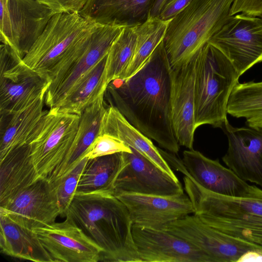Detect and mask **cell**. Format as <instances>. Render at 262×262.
Instances as JSON below:
<instances>
[{
  "label": "cell",
  "mask_w": 262,
  "mask_h": 262,
  "mask_svg": "<svg viewBox=\"0 0 262 262\" xmlns=\"http://www.w3.org/2000/svg\"><path fill=\"white\" fill-rule=\"evenodd\" d=\"M132 236L141 262H210L196 247L165 230L133 224Z\"/></svg>",
  "instance_id": "16"
},
{
  "label": "cell",
  "mask_w": 262,
  "mask_h": 262,
  "mask_svg": "<svg viewBox=\"0 0 262 262\" xmlns=\"http://www.w3.org/2000/svg\"><path fill=\"white\" fill-rule=\"evenodd\" d=\"M160 151L169 166L209 191L235 198L246 197L250 191L251 185L223 166L219 159H210L193 149L184 150L182 160L168 151Z\"/></svg>",
  "instance_id": "12"
},
{
  "label": "cell",
  "mask_w": 262,
  "mask_h": 262,
  "mask_svg": "<svg viewBox=\"0 0 262 262\" xmlns=\"http://www.w3.org/2000/svg\"><path fill=\"white\" fill-rule=\"evenodd\" d=\"M184 189L192 204L193 214L206 224L262 247V215L243 210L225 196L204 189L191 179L185 181Z\"/></svg>",
  "instance_id": "6"
},
{
  "label": "cell",
  "mask_w": 262,
  "mask_h": 262,
  "mask_svg": "<svg viewBox=\"0 0 262 262\" xmlns=\"http://www.w3.org/2000/svg\"><path fill=\"white\" fill-rule=\"evenodd\" d=\"M170 20H162L159 17H149L135 26L137 43L134 55L123 79L137 73L145 64L158 45L164 38Z\"/></svg>",
  "instance_id": "30"
},
{
  "label": "cell",
  "mask_w": 262,
  "mask_h": 262,
  "mask_svg": "<svg viewBox=\"0 0 262 262\" xmlns=\"http://www.w3.org/2000/svg\"><path fill=\"white\" fill-rule=\"evenodd\" d=\"M171 70L163 40L135 75L110 82L105 95L132 125L177 154L180 145L171 119Z\"/></svg>",
  "instance_id": "1"
},
{
  "label": "cell",
  "mask_w": 262,
  "mask_h": 262,
  "mask_svg": "<svg viewBox=\"0 0 262 262\" xmlns=\"http://www.w3.org/2000/svg\"><path fill=\"white\" fill-rule=\"evenodd\" d=\"M115 196L126 207L133 224L139 226L161 229L194 212L184 192L170 196L129 193Z\"/></svg>",
  "instance_id": "17"
},
{
  "label": "cell",
  "mask_w": 262,
  "mask_h": 262,
  "mask_svg": "<svg viewBox=\"0 0 262 262\" xmlns=\"http://www.w3.org/2000/svg\"><path fill=\"white\" fill-rule=\"evenodd\" d=\"M105 92L102 93L81 113L76 136L67 156L48 180L53 182L70 172L82 159L93 142L100 129L106 110Z\"/></svg>",
  "instance_id": "25"
},
{
  "label": "cell",
  "mask_w": 262,
  "mask_h": 262,
  "mask_svg": "<svg viewBox=\"0 0 262 262\" xmlns=\"http://www.w3.org/2000/svg\"><path fill=\"white\" fill-rule=\"evenodd\" d=\"M124 27L98 25L84 53L59 80L49 87L45 102L50 108L58 107L80 78L107 55Z\"/></svg>",
  "instance_id": "20"
},
{
  "label": "cell",
  "mask_w": 262,
  "mask_h": 262,
  "mask_svg": "<svg viewBox=\"0 0 262 262\" xmlns=\"http://www.w3.org/2000/svg\"><path fill=\"white\" fill-rule=\"evenodd\" d=\"M80 116L57 107L46 111L27 144L39 178L48 180L60 166L72 146Z\"/></svg>",
  "instance_id": "7"
},
{
  "label": "cell",
  "mask_w": 262,
  "mask_h": 262,
  "mask_svg": "<svg viewBox=\"0 0 262 262\" xmlns=\"http://www.w3.org/2000/svg\"><path fill=\"white\" fill-rule=\"evenodd\" d=\"M51 81L26 66L9 45L0 47V113L20 110L42 95Z\"/></svg>",
  "instance_id": "9"
},
{
  "label": "cell",
  "mask_w": 262,
  "mask_h": 262,
  "mask_svg": "<svg viewBox=\"0 0 262 262\" xmlns=\"http://www.w3.org/2000/svg\"><path fill=\"white\" fill-rule=\"evenodd\" d=\"M1 252L36 262H53L34 230L19 225L0 210Z\"/></svg>",
  "instance_id": "24"
},
{
  "label": "cell",
  "mask_w": 262,
  "mask_h": 262,
  "mask_svg": "<svg viewBox=\"0 0 262 262\" xmlns=\"http://www.w3.org/2000/svg\"><path fill=\"white\" fill-rule=\"evenodd\" d=\"M122 163V152L88 159L76 194L110 191Z\"/></svg>",
  "instance_id": "28"
},
{
  "label": "cell",
  "mask_w": 262,
  "mask_h": 262,
  "mask_svg": "<svg viewBox=\"0 0 262 262\" xmlns=\"http://www.w3.org/2000/svg\"><path fill=\"white\" fill-rule=\"evenodd\" d=\"M54 12L37 0H0V36L23 58Z\"/></svg>",
  "instance_id": "8"
},
{
  "label": "cell",
  "mask_w": 262,
  "mask_h": 262,
  "mask_svg": "<svg viewBox=\"0 0 262 262\" xmlns=\"http://www.w3.org/2000/svg\"><path fill=\"white\" fill-rule=\"evenodd\" d=\"M196 55L188 63L171 70V119L181 146L193 149L195 126L194 84Z\"/></svg>",
  "instance_id": "19"
},
{
  "label": "cell",
  "mask_w": 262,
  "mask_h": 262,
  "mask_svg": "<svg viewBox=\"0 0 262 262\" xmlns=\"http://www.w3.org/2000/svg\"><path fill=\"white\" fill-rule=\"evenodd\" d=\"M49 7L55 14L79 13L88 0H37Z\"/></svg>",
  "instance_id": "35"
},
{
  "label": "cell",
  "mask_w": 262,
  "mask_h": 262,
  "mask_svg": "<svg viewBox=\"0 0 262 262\" xmlns=\"http://www.w3.org/2000/svg\"><path fill=\"white\" fill-rule=\"evenodd\" d=\"M260 17L262 18V15H261V16H260Z\"/></svg>",
  "instance_id": "39"
},
{
  "label": "cell",
  "mask_w": 262,
  "mask_h": 262,
  "mask_svg": "<svg viewBox=\"0 0 262 262\" xmlns=\"http://www.w3.org/2000/svg\"><path fill=\"white\" fill-rule=\"evenodd\" d=\"M234 0H192L169 23L164 43L171 69L190 62L229 18Z\"/></svg>",
  "instance_id": "4"
},
{
  "label": "cell",
  "mask_w": 262,
  "mask_h": 262,
  "mask_svg": "<svg viewBox=\"0 0 262 262\" xmlns=\"http://www.w3.org/2000/svg\"><path fill=\"white\" fill-rule=\"evenodd\" d=\"M53 262H97L101 248L69 216L34 230Z\"/></svg>",
  "instance_id": "14"
},
{
  "label": "cell",
  "mask_w": 262,
  "mask_h": 262,
  "mask_svg": "<svg viewBox=\"0 0 262 262\" xmlns=\"http://www.w3.org/2000/svg\"><path fill=\"white\" fill-rule=\"evenodd\" d=\"M132 152L130 147L120 139L108 134L98 133L83 157L89 159L119 152Z\"/></svg>",
  "instance_id": "33"
},
{
  "label": "cell",
  "mask_w": 262,
  "mask_h": 262,
  "mask_svg": "<svg viewBox=\"0 0 262 262\" xmlns=\"http://www.w3.org/2000/svg\"><path fill=\"white\" fill-rule=\"evenodd\" d=\"M137 34L135 27H125L112 43L107 55L104 80L123 79L135 53Z\"/></svg>",
  "instance_id": "31"
},
{
  "label": "cell",
  "mask_w": 262,
  "mask_h": 262,
  "mask_svg": "<svg viewBox=\"0 0 262 262\" xmlns=\"http://www.w3.org/2000/svg\"><path fill=\"white\" fill-rule=\"evenodd\" d=\"M45 95L27 106L11 113L1 114L0 161L14 149L27 144L28 139L46 111Z\"/></svg>",
  "instance_id": "23"
},
{
  "label": "cell",
  "mask_w": 262,
  "mask_h": 262,
  "mask_svg": "<svg viewBox=\"0 0 262 262\" xmlns=\"http://www.w3.org/2000/svg\"><path fill=\"white\" fill-rule=\"evenodd\" d=\"M107 55L83 75L57 107L63 112L81 115L82 111L102 93L107 85L104 80Z\"/></svg>",
  "instance_id": "27"
},
{
  "label": "cell",
  "mask_w": 262,
  "mask_h": 262,
  "mask_svg": "<svg viewBox=\"0 0 262 262\" xmlns=\"http://www.w3.org/2000/svg\"><path fill=\"white\" fill-rule=\"evenodd\" d=\"M241 76L262 62V18L239 13L231 16L208 41Z\"/></svg>",
  "instance_id": "10"
},
{
  "label": "cell",
  "mask_w": 262,
  "mask_h": 262,
  "mask_svg": "<svg viewBox=\"0 0 262 262\" xmlns=\"http://www.w3.org/2000/svg\"><path fill=\"white\" fill-rule=\"evenodd\" d=\"M161 229L196 247L210 262L240 261L249 252L262 253V247L225 234L206 224L194 214L170 222Z\"/></svg>",
  "instance_id": "11"
},
{
  "label": "cell",
  "mask_w": 262,
  "mask_h": 262,
  "mask_svg": "<svg viewBox=\"0 0 262 262\" xmlns=\"http://www.w3.org/2000/svg\"><path fill=\"white\" fill-rule=\"evenodd\" d=\"M16 223L32 230L55 222L60 210L52 183L39 178L0 206Z\"/></svg>",
  "instance_id": "15"
},
{
  "label": "cell",
  "mask_w": 262,
  "mask_h": 262,
  "mask_svg": "<svg viewBox=\"0 0 262 262\" xmlns=\"http://www.w3.org/2000/svg\"><path fill=\"white\" fill-rule=\"evenodd\" d=\"M156 0H88L80 14L97 24L135 27L150 17Z\"/></svg>",
  "instance_id": "21"
},
{
  "label": "cell",
  "mask_w": 262,
  "mask_h": 262,
  "mask_svg": "<svg viewBox=\"0 0 262 262\" xmlns=\"http://www.w3.org/2000/svg\"><path fill=\"white\" fill-rule=\"evenodd\" d=\"M39 178L28 144L11 151L0 161L1 206Z\"/></svg>",
  "instance_id": "26"
},
{
  "label": "cell",
  "mask_w": 262,
  "mask_h": 262,
  "mask_svg": "<svg viewBox=\"0 0 262 262\" xmlns=\"http://www.w3.org/2000/svg\"><path fill=\"white\" fill-rule=\"evenodd\" d=\"M239 13L260 17L262 15V0H234L230 15L232 16Z\"/></svg>",
  "instance_id": "36"
},
{
  "label": "cell",
  "mask_w": 262,
  "mask_h": 262,
  "mask_svg": "<svg viewBox=\"0 0 262 262\" xmlns=\"http://www.w3.org/2000/svg\"><path fill=\"white\" fill-rule=\"evenodd\" d=\"M88 159L86 157L82 158L66 176L50 182L54 190L60 216H66L68 209L76 194L81 173Z\"/></svg>",
  "instance_id": "32"
},
{
  "label": "cell",
  "mask_w": 262,
  "mask_h": 262,
  "mask_svg": "<svg viewBox=\"0 0 262 262\" xmlns=\"http://www.w3.org/2000/svg\"><path fill=\"white\" fill-rule=\"evenodd\" d=\"M232 204L247 212L262 215V190L251 185L249 194L244 198L226 196Z\"/></svg>",
  "instance_id": "34"
},
{
  "label": "cell",
  "mask_w": 262,
  "mask_h": 262,
  "mask_svg": "<svg viewBox=\"0 0 262 262\" xmlns=\"http://www.w3.org/2000/svg\"><path fill=\"white\" fill-rule=\"evenodd\" d=\"M192 0H169L163 7L159 17L162 20L172 19L183 11Z\"/></svg>",
  "instance_id": "37"
},
{
  "label": "cell",
  "mask_w": 262,
  "mask_h": 262,
  "mask_svg": "<svg viewBox=\"0 0 262 262\" xmlns=\"http://www.w3.org/2000/svg\"><path fill=\"white\" fill-rule=\"evenodd\" d=\"M169 0H156L150 12V17H158L163 7Z\"/></svg>",
  "instance_id": "38"
},
{
  "label": "cell",
  "mask_w": 262,
  "mask_h": 262,
  "mask_svg": "<svg viewBox=\"0 0 262 262\" xmlns=\"http://www.w3.org/2000/svg\"><path fill=\"white\" fill-rule=\"evenodd\" d=\"M222 129L228 139L224 163L243 180L262 187V128L235 127L228 121Z\"/></svg>",
  "instance_id": "18"
},
{
  "label": "cell",
  "mask_w": 262,
  "mask_h": 262,
  "mask_svg": "<svg viewBox=\"0 0 262 262\" xmlns=\"http://www.w3.org/2000/svg\"><path fill=\"white\" fill-rule=\"evenodd\" d=\"M239 75L229 60L208 42L196 55L195 126L222 129L228 121L229 97Z\"/></svg>",
  "instance_id": "5"
},
{
  "label": "cell",
  "mask_w": 262,
  "mask_h": 262,
  "mask_svg": "<svg viewBox=\"0 0 262 262\" xmlns=\"http://www.w3.org/2000/svg\"><path fill=\"white\" fill-rule=\"evenodd\" d=\"M122 152V163L112 192L170 196L184 193L182 185L157 165L131 148Z\"/></svg>",
  "instance_id": "13"
},
{
  "label": "cell",
  "mask_w": 262,
  "mask_h": 262,
  "mask_svg": "<svg viewBox=\"0 0 262 262\" xmlns=\"http://www.w3.org/2000/svg\"><path fill=\"white\" fill-rule=\"evenodd\" d=\"M99 132L120 139L169 176L178 179L158 147L154 145L150 139L132 125L114 106L110 105L107 107Z\"/></svg>",
  "instance_id": "22"
},
{
  "label": "cell",
  "mask_w": 262,
  "mask_h": 262,
  "mask_svg": "<svg viewBox=\"0 0 262 262\" xmlns=\"http://www.w3.org/2000/svg\"><path fill=\"white\" fill-rule=\"evenodd\" d=\"M99 25L78 12L55 14L22 61L52 82L83 54Z\"/></svg>",
  "instance_id": "3"
},
{
  "label": "cell",
  "mask_w": 262,
  "mask_h": 262,
  "mask_svg": "<svg viewBox=\"0 0 262 262\" xmlns=\"http://www.w3.org/2000/svg\"><path fill=\"white\" fill-rule=\"evenodd\" d=\"M227 112L244 118L249 127L262 128V81L238 82L229 97Z\"/></svg>",
  "instance_id": "29"
},
{
  "label": "cell",
  "mask_w": 262,
  "mask_h": 262,
  "mask_svg": "<svg viewBox=\"0 0 262 262\" xmlns=\"http://www.w3.org/2000/svg\"><path fill=\"white\" fill-rule=\"evenodd\" d=\"M66 216L101 248V261L141 262L129 212L112 192L75 194Z\"/></svg>",
  "instance_id": "2"
}]
</instances>
